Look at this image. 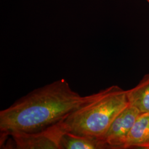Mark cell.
Returning a JSON list of instances; mask_svg holds the SVG:
<instances>
[{"label": "cell", "mask_w": 149, "mask_h": 149, "mask_svg": "<svg viewBox=\"0 0 149 149\" xmlns=\"http://www.w3.org/2000/svg\"><path fill=\"white\" fill-rule=\"evenodd\" d=\"M129 104L127 91L113 85L91 95L60 122L64 131L101 139L118 115Z\"/></svg>", "instance_id": "7a4b0ae2"}, {"label": "cell", "mask_w": 149, "mask_h": 149, "mask_svg": "<svg viewBox=\"0 0 149 149\" xmlns=\"http://www.w3.org/2000/svg\"><path fill=\"white\" fill-rule=\"evenodd\" d=\"M149 146V113H140L128 134L125 149Z\"/></svg>", "instance_id": "5b68a950"}, {"label": "cell", "mask_w": 149, "mask_h": 149, "mask_svg": "<svg viewBox=\"0 0 149 149\" xmlns=\"http://www.w3.org/2000/svg\"><path fill=\"white\" fill-rule=\"evenodd\" d=\"M148 149H149V147H148Z\"/></svg>", "instance_id": "9c48e42d"}, {"label": "cell", "mask_w": 149, "mask_h": 149, "mask_svg": "<svg viewBox=\"0 0 149 149\" xmlns=\"http://www.w3.org/2000/svg\"><path fill=\"white\" fill-rule=\"evenodd\" d=\"M140 112L129 104L116 118L102 140L108 149H125L129 133Z\"/></svg>", "instance_id": "277c9868"}, {"label": "cell", "mask_w": 149, "mask_h": 149, "mask_svg": "<svg viewBox=\"0 0 149 149\" xmlns=\"http://www.w3.org/2000/svg\"><path fill=\"white\" fill-rule=\"evenodd\" d=\"M127 97L129 104L140 113H149V74L135 87L127 90Z\"/></svg>", "instance_id": "52a82bcc"}, {"label": "cell", "mask_w": 149, "mask_h": 149, "mask_svg": "<svg viewBox=\"0 0 149 149\" xmlns=\"http://www.w3.org/2000/svg\"><path fill=\"white\" fill-rule=\"evenodd\" d=\"M60 149H98L107 148L101 139L80 135L64 131L60 139Z\"/></svg>", "instance_id": "8992f818"}, {"label": "cell", "mask_w": 149, "mask_h": 149, "mask_svg": "<svg viewBox=\"0 0 149 149\" xmlns=\"http://www.w3.org/2000/svg\"><path fill=\"white\" fill-rule=\"evenodd\" d=\"M146 1H148V2L149 3V0H146Z\"/></svg>", "instance_id": "ba28073f"}, {"label": "cell", "mask_w": 149, "mask_h": 149, "mask_svg": "<svg viewBox=\"0 0 149 149\" xmlns=\"http://www.w3.org/2000/svg\"><path fill=\"white\" fill-rule=\"evenodd\" d=\"M64 79L32 91L0 111L1 134L36 132L60 122L87 101Z\"/></svg>", "instance_id": "6da1fadb"}, {"label": "cell", "mask_w": 149, "mask_h": 149, "mask_svg": "<svg viewBox=\"0 0 149 149\" xmlns=\"http://www.w3.org/2000/svg\"><path fill=\"white\" fill-rule=\"evenodd\" d=\"M60 123L36 132L1 134L10 139L1 148L16 149H60V139L64 133Z\"/></svg>", "instance_id": "3957f363"}]
</instances>
